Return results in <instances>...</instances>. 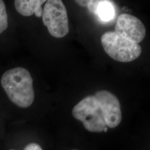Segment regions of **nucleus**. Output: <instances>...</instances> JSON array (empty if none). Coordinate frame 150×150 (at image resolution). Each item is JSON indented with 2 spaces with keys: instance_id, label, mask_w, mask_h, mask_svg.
<instances>
[{
  "instance_id": "nucleus-3",
  "label": "nucleus",
  "mask_w": 150,
  "mask_h": 150,
  "mask_svg": "<svg viewBox=\"0 0 150 150\" xmlns=\"http://www.w3.org/2000/svg\"><path fill=\"white\" fill-rule=\"evenodd\" d=\"M72 113L90 132H101L107 127L101 108L94 96L83 98L73 108Z\"/></svg>"
},
{
  "instance_id": "nucleus-7",
  "label": "nucleus",
  "mask_w": 150,
  "mask_h": 150,
  "mask_svg": "<svg viewBox=\"0 0 150 150\" xmlns=\"http://www.w3.org/2000/svg\"><path fill=\"white\" fill-rule=\"evenodd\" d=\"M46 2L45 0H16L14 4L17 11L22 16H30L35 13L36 17H41L43 12L41 6Z\"/></svg>"
},
{
  "instance_id": "nucleus-6",
  "label": "nucleus",
  "mask_w": 150,
  "mask_h": 150,
  "mask_svg": "<svg viewBox=\"0 0 150 150\" xmlns=\"http://www.w3.org/2000/svg\"><path fill=\"white\" fill-rule=\"evenodd\" d=\"M115 30L119 36L137 44L144 40L146 33L145 25L136 16L127 13L118 16Z\"/></svg>"
},
{
  "instance_id": "nucleus-10",
  "label": "nucleus",
  "mask_w": 150,
  "mask_h": 150,
  "mask_svg": "<svg viewBox=\"0 0 150 150\" xmlns=\"http://www.w3.org/2000/svg\"><path fill=\"white\" fill-rule=\"evenodd\" d=\"M24 150H42V149L38 144L31 143L25 147Z\"/></svg>"
},
{
  "instance_id": "nucleus-1",
  "label": "nucleus",
  "mask_w": 150,
  "mask_h": 150,
  "mask_svg": "<svg viewBox=\"0 0 150 150\" xmlns=\"http://www.w3.org/2000/svg\"><path fill=\"white\" fill-rule=\"evenodd\" d=\"M1 83L12 102L21 108L30 106L35 99L33 80L30 72L23 67L6 71Z\"/></svg>"
},
{
  "instance_id": "nucleus-4",
  "label": "nucleus",
  "mask_w": 150,
  "mask_h": 150,
  "mask_svg": "<svg viewBox=\"0 0 150 150\" xmlns=\"http://www.w3.org/2000/svg\"><path fill=\"white\" fill-rule=\"evenodd\" d=\"M43 24L54 38H62L69 32L67 9L61 0H48L42 12Z\"/></svg>"
},
{
  "instance_id": "nucleus-11",
  "label": "nucleus",
  "mask_w": 150,
  "mask_h": 150,
  "mask_svg": "<svg viewBox=\"0 0 150 150\" xmlns=\"http://www.w3.org/2000/svg\"><path fill=\"white\" fill-rule=\"evenodd\" d=\"M77 4H79V5L81 6L82 7H86L87 6L88 3V1H75Z\"/></svg>"
},
{
  "instance_id": "nucleus-2",
  "label": "nucleus",
  "mask_w": 150,
  "mask_h": 150,
  "mask_svg": "<svg viewBox=\"0 0 150 150\" xmlns=\"http://www.w3.org/2000/svg\"><path fill=\"white\" fill-rule=\"evenodd\" d=\"M101 41L106 53L118 62L133 61L139 57L142 53L139 44L129 41L115 32H106L102 35Z\"/></svg>"
},
{
  "instance_id": "nucleus-5",
  "label": "nucleus",
  "mask_w": 150,
  "mask_h": 150,
  "mask_svg": "<svg viewBox=\"0 0 150 150\" xmlns=\"http://www.w3.org/2000/svg\"><path fill=\"white\" fill-rule=\"evenodd\" d=\"M94 96L101 108L107 127L113 129L118 126L122 120L121 105L118 98L106 90L97 91Z\"/></svg>"
},
{
  "instance_id": "nucleus-12",
  "label": "nucleus",
  "mask_w": 150,
  "mask_h": 150,
  "mask_svg": "<svg viewBox=\"0 0 150 150\" xmlns=\"http://www.w3.org/2000/svg\"><path fill=\"white\" fill-rule=\"evenodd\" d=\"M107 130H108V127H106V128H105V129H103V131L104 132H106L107 131Z\"/></svg>"
},
{
  "instance_id": "nucleus-14",
  "label": "nucleus",
  "mask_w": 150,
  "mask_h": 150,
  "mask_svg": "<svg viewBox=\"0 0 150 150\" xmlns=\"http://www.w3.org/2000/svg\"></svg>"
},
{
  "instance_id": "nucleus-8",
  "label": "nucleus",
  "mask_w": 150,
  "mask_h": 150,
  "mask_svg": "<svg viewBox=\"0 0 150 150\" xmlns=\"http://www.w3.org/2000/svg\"><path fill=\"white\" fill-rule=\"evenodd\" d=\"M95 15L98 16L103 21L111 20L115 16V8L112 2L110 1L99 0Z\"/></svg>"
},
{
  "instance_id": "nucleus-13",
  "label": "nucleus",
  "mask_w": 150,
  "mask_h": 150,
  "mask_svg": "<svg viewBox=\"0 0 150 150\" xmlns=\"http://www.w3.org/2000/svg\"></svg>"
},
{
  "instance_id": "nucleus-9",
  "label": "nucleus",
  "mask_w": 150,
  "mask_h": 150,
  "mask_svg": "<svg viewBox=\"0 0 150 150\" xmlns=\"http://www.w3.org/2000/svg\"><path fill=\"white\" fill-rule=\"evenodd\" d=\"M8 27V16L4 1L0 0V33L5 31Z\"/></svg>"
}]
</instances>
